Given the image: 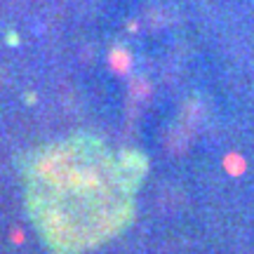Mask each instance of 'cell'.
Returning a JSON list of instances; mask_svg holds the SVG:
<instances>
[{"label": "cell", "mask_w": 254, "mask_h": 254, "mask_svg": "<svg viewBox=\"0 0 254 254\" xmlns=\"http://www.w3.org/2000/svg\"><path fill=\"white\" fill-rule=\"evenodd\" d=\"M26 207L52 254H82L123 233L148 172L139 151L113 153L97 136L75 134L24 160Z\"/></svg>", "instance_id": "1"}]
</instances>
